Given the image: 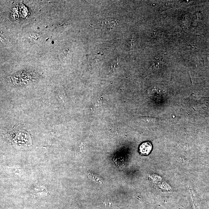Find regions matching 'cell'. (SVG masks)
Masks as SVG:
<instances>
[{
	"label": "cell",
	"mask_w": 209,
	"mask_h": 209,
	"mask_svg": "<svg viewBox=\"0 0 209 209\" xmlns=\"http://www.w3.org/2000/svg\"><path fill=\"white\" fill-rule=\"evenodd\" d=\"M116 20H104L98 22L97 26L99 28L104 30H110L117 24Z\"/></svg>",
	"instance_id": "6da1fadb"
},
{
	"label": "cell",
	"mask_w": 209,
	"mask_h": 209,
	"mask_svg": "<svg viewBox=\"0 0 209 209\" xmlns=\"http://www.w3.org/2000/svg\"><path fill=\"white\" fill-rule=\"evenodd\" d=\"M152 146L151 142L147 141L144 142L140 145L139 151L141 154L146 155L149 154L152 150Z\"/></svg>",
	"instance_id": "7a4b0ae2"
}]
</instances>
